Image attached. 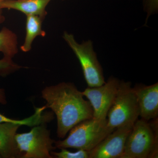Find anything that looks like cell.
I'll return each instance as SVG.
<instances>
[{"label": "cell", "instance_id": "1", "mask_svg": "<svg viewBox=\"0 0 158 158\" xmlns=\"http://www.w3.org/2000/svg\"><path fill=\"white\" fill-rule=\"evenodd\" d=\"M41 94L47 108L56 116L58 138L63 139L75 126L93 117L90 102L73 83L62 82L45 87Z\"/></svg>", "mask_w": 158, "mask_h": 158}, {"label": "cell", "instance_id": "19", "mask_svg": "<svg viewBox=\"0 0 158 158\" xmlns=\"http://www.w3.org/2000/svg\"><path fill=\"white\" fill-rule=\"evenodd\" d=\"M0 158H2L1 157V156H0Z\"/></svg>", "mask_w": 158, "mask_h": 158}, {"label": "cell", "instance_id": "18", "mask_svg": "<svg viewBox=\"0 0 158 158\" xmlns=\"http://www.w3.org/2000/svg\"><path fill=\"white\" fill-rule=\"evenodd\" d=\"M4 0H0V14H2V9L1 8V4Z\"/></svg>", "mask_w": 158, "mask_h": 158}, {"label": "cell", "instance_id": "20", "mask_svg": "<svg viewBox=\"0 0 158 158\" xmlns=\"http://www.w3.org/2000/svg\"><path fill=\"white\" fill-rule=\"evenodd\" d=\"M62 1H64V0H62Z\"/></svg>", "mask_w": 158, "mask_h": 158}, {"label": "cell", "instance_id": "16", "mask_svg": "<svg viewBox=\"0 0 158 158\" xmlns=\"http://www.w3.org/2000/svg\"><path fill=\"white\" fill-rule=\"evenodd\" d=\"M59 152H51L53 158H89V152L84 150H78L75 152H72L66 148H61Z\"/></svg>", "mask_w": 158, "mask_h": 158}, {"label": "cell", "instance_id": "8", "mask_svg": "<svg viewBox=\"0 0 158 158\" xmlns=\"http://www.w3.org/2000/svg\"><path fill=\"white\" fill-rule=\"evenodd\" d=\"M133 125L117 128L89 152V158H121Z\"/></svg>", "mask_w": 158, "mask_h": 158}, {"label": "cell", "instance_id": "3", "mask_svg": "<svg viewBox=\"0 0 158 158\" xmlns=\"http://www.w3.org/2000/svg\"><path fill=\"white\" fill-rule=\"evenodd\" d=\"M114 130L108 127L107 119L93 118L81 122L69 131L68 137L55 141L56 148H73L90 151Z\"/></svg>", "mask_w": 158, "mask_h": 158}, {"label": "cell", "instance_id": "4", "mask_svg": "<svg viewBox=\"0 0 158 158\" xmlns=\"http://www.w3.org/2000/svg\"><path fill=\"white\" fill-rule=\"evenodd\" d=\"M139 116V106L131 83L120 81L116 97L107 116L108 127L114 130L134 124Z\"/></svg>", "mask_w": 158, "mask_h": 158}, {"label": "cell", "instance_id": "11", "mask_svg": "<svg viewBox=\"0 0 158 158\" xmlns=\"http://www.w3.org/2000/svg\"><path fill=\"white\" fill-rule=\"evenodd\" d=\"M20 126L9 123H0V156L4 158H18L15 136Z\"/></svg>", "mask_w": 158, "mask_h": 158}, {"label": "cell", "instance_id": "10", "mask_svg": "<svg viewBox=\"0 0 158 158\" xmlns=\"http://www.w3.org/2000/svg\"><path fill=\"white\" fill-rule=\"evenodd\" d=\"M52 0H4L2 9H14L27 15H37L44 19L47 14L46 7Z\"/></svg>", "mask_w": 158, "mask_h": 158}, {"label": "cell", "instance_id": "14", "mask_svg": "<svg viewBox=\"0 0 158 158\" xmlns=\"http://www.w3.org/2000/svg\"><path fill=\"white\" fill-rule=\"evenodd\" d=\"M5 20V17L0 14V23ZM0 52L4 54V57L10 59L18 52L17 36L6 27H3L0 31Z\"/></svg>", "mask_w": 158, "mask_h": 158}, {"label": "cell", "instance_id": "5", "mask_svg": "<svg viewBox=\"0 0 158 158\" xmlns=\"http://www.w3.org/2000/svg\"><path fill=\"white\" fill-rule=\"evenodd\" d=\"M46 123L33 127L28 132L16 133L15 143L18 158H52L51 152L56 148Z\"/></svg>", "mask_w": 158, "mask_h": 158}, {"label": "cell", "instance_id": "2", "mask_svg": "<svg viewBox=\"0 0 158 158\" xmlns=\"http://www.w3.org/2000/svg\"><path fill=\"white\" fill-rule=\"evenodd\" d=\"M152 120L150 123L141 118L136 120L121 158H158V118Z\"/></svg>", "mask_w": 158, "mask_h": 158}, {"label": "cell", "instance_id": "15", "mask_svg": "<svg viewBox=\"0 0 158 158\" xmlns=\"http://www.w3.org/2000/svg\"><path fill=\"white\" fill-rule=\"evenodd\" d=\"M22 68L15 64L12 61V59L4 57L0 60V75H5L9 73L12 71L17 70ZM7 103L6 94L4 89H0V104L5 105Z\"/></svg>", "mask_w": 158, "mask_h": 158}, {"label": "cell", "instance_id": "13", "mask_svg": "<svg viewBox=\"0 0 158 158\" xmlns=\"http://www.w3.org/2000/svg\"><path fill=\"white\" fill-rule=\"evenodd\" d=\"M44 19L37 15L27 16L26 37L24 42L20 47L23 52H26L31 50L32 43L37 36H45V32L42 29V23Z\"/></svg>", "mask_w": 158, "mask_h": 158}, {"label": "cell", "instance_id": "6", "mask_svg": "<svg viewBox=\"0 0 158 158\" xmlns=\"http://www.w3.org/2000/svg\"><path fill=\"white\" fill-rule=\"evenodd\" d=\"M63 38L75 54L81 64L88 87H98L106 82L103 70L90 40L81 44L77 42L73 34L65 32Z\"/></svg>", "mask_w": 158, "mask_h": 158}, {"label": "cell", "instance_id": "7", "mask_svg": "<svg viewBox=\"0 0 158 158\" xmlns=\"http://www.w3.org/2000/svg\"><path fill=\"white\" fill-rule=\"evenodd\" d=\"M119 83L118 79L112 76L103 85L93 88L88 87L82 92L91 105L94 118L106 119L108 112L116 97Z\"/></svg>", "mask_w": 158, "mask_h": 158}, {"label": "cell", "instance_id": "9", "mask_svg": "<svg viewBox=\"0 0 158 158\" xmlns=\"http://www.w3.org/2000/svg\"><path fill=\"white\" fill-rule=\"evenodd\" d=\"M133 88L137 98L141 118L149 121L158 118V82L151 85L137 84Z\"/></svg>", "mask_w": 158, "mask_h": 158}, {"label": "cell", "instance_id": "17", "mask_svg": "<svg viewBox=\"0 0 158 158\" xmlns=\"http://www.w3.org/2000/svg\"><path fill=\"white\" fill-rule=\"evenodd\" d=\"M144 9L149 16L157 11L158 0H144Z\"/></svg>", "mask_w": 158, "mask_h": 158}, {"label": "cell", "instance_id": "12", "mask_svg": "<svg viewBox=\"0 0 158 158\" xmlns=\"http://www.w3.org/2000/svg\"><path fill=\"white\" fill-rule=\"evenodd\" d=\"M46 108L45 106L42 107L35 108V113L32 116L22 120L8 118L0 113V123H9L18 125L20 126L25 125L33 127L42 123H47L52 120L54 118V114L52 112L44 113V111Z\"/></svg>", "mask_w": 158, "mask_h": 158}]
</instances>
